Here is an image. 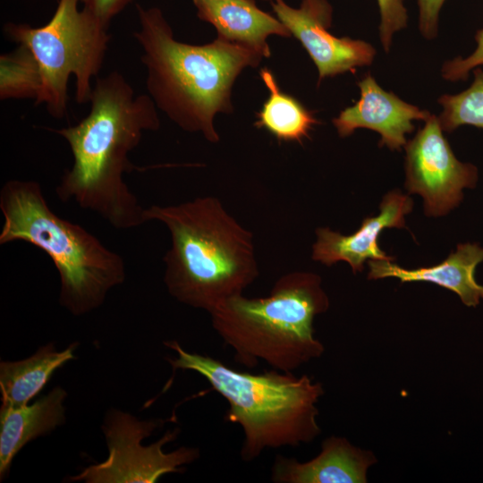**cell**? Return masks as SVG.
Masks as SVG:
<instances>
[{
    "instance_id": "6da1fadb",
    "label": "cell",
    "mask_w": 483,
    "mask_h": 483,
    "mask_svg": "<svg viewBox=\"0 0 483 483\" xmlns=\"http://www.w3.org/2000/svg\"><path fill=\"white\" fill-rule=\"evenodd\" d=\"M89 102L90 111L80 123L55 130L73 157L55 192L60 200L74 201L115 229L138 227L146 223L145 208L123 174L132 169L128 155L143 132L159 128L157 106L148 95H136L116 71L95 80Z\"/></svg>"
},
{
    "instance_id": "7a4b0ae2",
    "label": "cell",
    "mask_w": 483,
    "mask_h": 483,
    "mask_svg": "<svg viewBox=\"0 0 483 483\" xmlns=\"http://www.w3.org/2000/svg\"><path fill=\"white\" fill-rule=\"evenodd\" d=\"M140 28L134 38L142 49L146 86L154 104L182 130L219 141L214 119L233 111V85L246 67L264 55L221 38L206 45L177 41L162 11L137 4Z\"/></svg>"
},
{
    "instance_id": "3957f363",
    "label": "cell",
    "mask_w": 483,
    "mask_h": 483,
    "mask_svg": "<svg viewBox=\"0 0 483 483\" xmlns=\"http://www.w3.org/2000/svg\"><path fill=\"white\" fill-rule=\"evenodd\" d=\"M144 217L162 223L170 233L164 282L176 301L209 313L258 278L253 235L217 198L152 205Z\"/></svg>"
},
{
    "instance_id": "277c9868",
    "label": "cell",
    "mask_w": 483,
    "mask_h": 483,
    "mask_svg": "<svg viewBox=\"0 0 483 483\" xmlns=\"http://www.w3.org/2000/svg\"><path fill=\"white\" fill-rule=\"evenodd\" d=\"M165 345L177 352L167 359L174 369L199 373L228 402L225 419L243 430V461L257 459L267 448L308 444L319 435L317 403L324 390L309 376L275 369L238 371L212 357L188 352L176 341Z\"/></svg>"
},
{
    "instance_id": "5b68a950",
    "label": "cell",
    "mask_w": 483,
    "mask_h": 483,
    "mask_svg": "<svg viewBox=\"0 0 483 483\" xmlns=\"http://www.w3.org/2000/svg\"><path fill=\"white\" fill-rule=\"evenodd\" d=\"M328 308L320 276L293 271L279 277L268 296L239 294L219 303L209 315L238 363L252 369L262 360L275 369L292 372L324 352L313 322Z\"/></svg>"
},
{
    "instance_id": "8992f818",
    "label": "cell",
    "mask_w": 483,
    "mask_h": 483,
    "mask_svg": "<svg viewBox=\"0 0 483 483\" xmlns=\"http://www.w3.org/2000/svg\"><path fill=\"white\" fill-rule=\"evenodd\" d=\"M0 244L25 242L49 256L59 274V302L72 315L97 309L124 282L123 258L81 225L56 215L38 182L7 181L0 191Z\"/></svg>"
},
{
    "instance_id": "52a82bcc",
    "label": "cell",
    "mask_w": 483,
    "mask_h": 483,
    "mask_svg": "<svg viewBox=\"0 0 483 483\" xmlns=\"http://www.w3.org/2000/svg\"><path fill=\"white\" fill-rule=\"evenodd\" d=\"M79 3L59 0L54 15L41 27L13 22L4 26L8 38L26 46L37 60L42 86L36 104H44L55 119L66 114L71 76L75 78L77 102H89L110 41L108 28L80 10Z\"/></svg>"
},
{
    "instance_id": "ba28073f",
    "label": "cell",
    "mask_w": 483,
    "mask_h": 483,
    "mask_svg": "<svg viewBox=\"0 0 483 483\" xmlns=\"http://www.w3.org/2000/svg\"><path fill=\"white\" fill-rule=\"evenodd\" d=\"M161 420H138L119 411H112L103 426L108 446L107 459L84 469L73 481L89 483H155L163 475L183 471L199 456L197 448L180 447L165 453V444L174 440L179 428L167 431L162 438L149 445L141 441L161 425Z\"/></svg>"
},
{
    "instance_id": "9c48e42d",
    "label": "cell",
    "mask_w": 483,
    "mask_h": 483,
    "mask_svg": "<svg viewBox=\"0 0 483 483\" xmlns=\"http://www.w3.org/2000/svg\"><path fill=\"white\" fill-rule=\"evenodd\" d=\"M404 148L405 188L423 198L427 216L447 214L462 199V190L475 186L477 167L456 158L438 117L430 114Z\"/></svg>"
},
{
    "instance_id": "30bf717a",
    "label": "cell",
    "mask_w": 483,
    "mask_h": 483,
    "mask_svg": "<svg viewBox=\"0 0 483 483\" xmlns=\"http://www.w3.org/2000/svg\"><path fill=\"white\" fill-rule=\"evenodd\" d=\"M277 19L306 49L316 64L319 81L357 67L369 65L375 48L366 41L337 38L328 29L332 21V7L326 0H303L299 8L289 6L284 0H274Z\"/></svg>"
},
{
    "instance_id": "8fae6325",
    "label": "cell",
    "mask_w": 483,
    "mask_h": 483,
    "mask_svg": "<svg viewBox=\"0 0 483 483\" xmlns=\"http://www.w3.org/2000/svg\"><path fill=\"white\" fill-rule=\"evenodd\" d=\"M411 197L399 191L386 194L377 216L363 219L353 233L343 235L328 227L316 230L317 240L312 246V259L326 266L339 261L348 263L353 273L361 272L366 260H394L378 245V237L386 228L405 227L404 216L412 210Z\"/></svg>"
},
{
    "instance_id": "7c38bea8",
    "label": "cell",
    "mask_w": 483,
    "mask_h": 483,
    "mask_svg": "<svg viewBox=\"0 0 483 483\" xmlns=\"http://www.w3.org/2000/svg\"><path fill=\"white\" fill-rule=\"evenodd\" d=\"M358 86L360 99L333 119L340 137H347L358 128L370 129L381 135L380 147L400 150L407 142L405 134L414 129L412 121H426L431 114L384 90L369 73Z\"/></svg>"
},
{
    "instance_id": "4fadbf2b",
    "label": "cell",
    "mask_w": 483,
    "mask_h": 483,
    "mask_svg": "<svg viewBox=\"0 0 483 483\" xmlns=\"http://www.w3.org/2000/svg\"><path fill=\"white\" fill-rule=\"evenodd\" d=\"M376 462L371 452L333 436L323 441L318 455L306 462L276 455L271 479L275 483H366L368 470Z\"/></svg>"
},
{
    "instance_id": "5bb4252c",
    "label": "cell",
    "mask_w": 483,
    "mask_h": 483,
    "mask_svg": "<svg viewBox=\"0 0 483 483\" xmlns=\"http://www.w3.org/2000/svg\"><path fill=\"white\" fill-rule=\"evenodd\" d=\"M482 261L483 248L476 243H462L444 261L432 267L406 269L392 260H369L368 277L433 283L455 292L466 306L476 307L483 300V285L476 282L474 273Z\"/></svg>"
},
{
    "instance_id": "9a60e30c",
    "label": "cell",
    "mask_w": 483,
    "mask_h": 483,
    "mask_svg": "<svg viewBox=\"0 0 483 483\" xmlns=\"http://www.w3.org/2000/svg\"><path fill=\"white\" fill-rule=\"evenodd\" d=\"M199 19L211 23L217 37L270 56V35L291 37L290 30L254 0H193Z\"/></svg>"
},
{
    "instance_id": "2e32d148",
    "label": "cell",
    "mask_w": 483,
    "mask_h": 483,
    "mask_svg": "<svg viewBox=\"0 0 483 483\" xmlns=\"http://www.w3.org/2000/svg\"><path fill=\"white\" fill-rule=\"evenodd\" d=\"M66 392L55 387L32 404H3L0 408V479L8 472L14 456L30 441L44 436L65 421Z\"/></svg>"
},
{
    "instance_id": "e0dca14e",
    "label": "cell",
    "mask_w": 483,
    "mask_h": 483,
    "mask_svg": "<svg viewBox=\"0 0 483 483\" xmlns=\"http://www.w3.org/2000/svg\"><path fill=\"white\" fill-rule=\"evenodd\" d=\"M77 346L72 343L57 351L53 343L41 346L32 356L18 361L0 363L2 403L24 405L44 388L54 372L75 358Z\"/></svg>"
},
{
    "instance_id": "ac0fdd59",
    "label": "cell",
    "mask_w": 483,
    "mask_h": 483,
    "mask_svg": "<svg viewBox=\"0 0 483 483\" xmlns=\"http://www.w3.org/2000/svg\"><path fill=\"white\" fill-rule=\"evenodd\" d=\"M260 77L269 95L257 114L255 126L265 129L279 141L301 143L318 121L300 101L281 91L271 71L261 69Z\"/></svg>"
},
{
    "instance_id": "d6986e66",
    "label": "cell",
    "mask_w": 483,
    "mask_h": 483,
    "mask_svg": "<svg viewBox=\"0 0 483 483\" xmlns=\"http://www.w3.org/2000/svg\"><path fill=\"white\" fill-rule=\"evenodd\" d=\"M42 81L39 66L24 45L0 56V98L38 99Z\"/></svg>"
},
{
    "instance_id": "ffe728a7",
    "label": "cell",
    "mask_w": 483,
    "mask_h": 483,
    "mask_svg": "<svg viewBox=\"0 0 483 483\" xmlns=\"http://www.w3.org/2000/svg\"><path fill=\"white\" fill-rule=\"evenodd\" d=\"M474 80L456 95H443L438 103L443 110L438 120L443 131L452 132L462 125L483 129V70H473Z\"/></svg>"
},
{
    "instance_id": "44dd1931",
    "label": "cell",
    "mask_w": 483,
    "mask_h": 483,
    "mask_svg": "<svg viewBox=\"0 0 483 483\" xmlns=\"http://www.w3.org/2000/svg\"><path fill=\"white\" fill-rule=\"evenodd\" d=\"M377 1L380 13L379 37L385 51L388 52L394 33L407 26V10L403 0Z\"/></svg>"
},
{
    "instance_id": "7402d4cb",
    "label": "cell",
    "mask_w": 483,
    "mask_h": 483,
    "mask_svg": "<svg viewBox=\"0 0 483 483\" xmlns=\"http://www.w3.org/2000/svg\"><path fill=\"white\" fill-rule=\"evenodd\" d=\"M477 47L467 57L458 56L444 64L442 76L448 80L456 81L466 80L470 71L476 67L483 66V29L475 35Z\"/></svg>"
},
{
    "instance_id": "603a6c76",
    "label": "cell",
    "mask_w": 483,
    "mask_h": 483,
    "mask_svg": "<svg viewBox=\"0 0 483 483\" xmlns=\"http://www.w3.org/2000/svg\"><path fill=\"white\" fill-rule=\"evenodd\" d=\"M83 4V9L91 13L106 27L119 14L132 0H79Z\"/></svg>"
},
{
    "instance_id": "cb8c5ba5",
    "label": "cell",
    "mask_w": 483,
    "mask_h": 483,
    "mask_svg": "<svg viewBox=\"0 0 483 483\" xmlns=\"http://www.w3.org/2000/svg\"><path fill=\"white\" fill-rule=\"evenodd\" d=\"M445 0H418L419 27L420 33L427 38L436 37L438 16Z\"/></svg>"
}]
</instances>
